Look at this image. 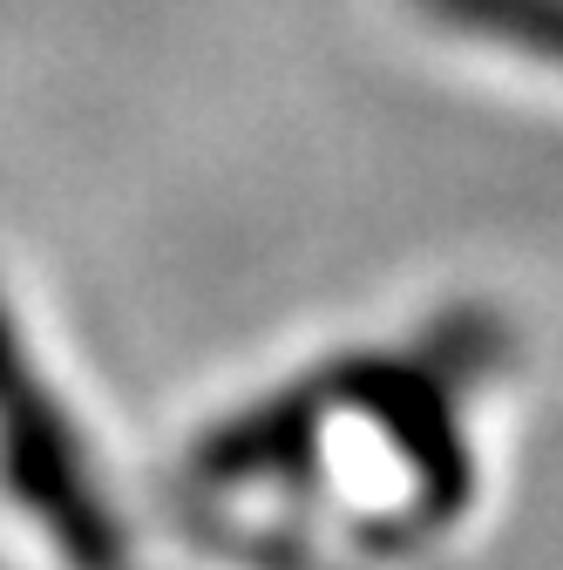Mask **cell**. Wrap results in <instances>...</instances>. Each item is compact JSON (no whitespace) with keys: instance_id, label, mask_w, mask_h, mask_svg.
<instances>
[{"instance_id":"1","label":"cell","mask_w":563,"mask_h":570,"mask_svg":"<svg viewBox=\"0 0 563 570\" xmlns=\"http://www.w3.org/2000/svg\"><path fill=\"white\" fill-rule=\"evenodd\" d=\"M0 482L76 570H122V523L109 517L68 407L41 387L8 313H0Z\"/></svg>"},{"instance_id":"2","label":"cell","mask_w":563,"mask_h":570,"mask_svg":"<svg viewBox=\"0 0 563 570\" xmlns=\"http://www.w3.org/2000/svg\"><path fill=\"white\" fill-rule=\"evenodd\" d=\"M414 8L435 28H455L482 48H503L563 76V0H414Z\"/></svg>"}]
</instances>
